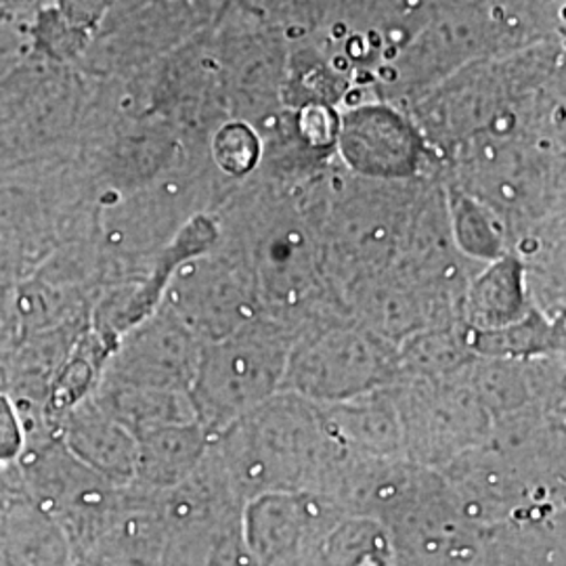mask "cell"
<instances>
[{
	"label": "cell",
	"mask_w": 566,
	"mask_h": 566,
	"mask_svg": "<svg viewBox=\"0 0 566 566\" xmlns=\"http://www.w3.org/2000/svg\"><path fill=\"white\" fill-rule=\"evenodd\" d=\"M462 369L441 380L397 382L405 458L411 464L439 472L489 441L493 418Z\"/></svg>",
	"instance_id": "obj_4"
},
{
	"label": "cell",
	"mask_w": 566,
	"mask_h": 566,
	"mask_svg": "<svg viewBox=\"0 0 566 566\" xmlns=\"http://www.w3.org/2000/svg\"><path fill=\"white\" fill-rule=\"evenodd\" d=\"M332 437L346 453L378 460H407L397 385L340 403L319 405Z\"/></svg>",
	"instance_id": "obj_7"
},
{
	"label": "cell",
	"mask_w": 566,
	"mask_h": 566,
	"mask_svg": "<svg viewBox=\"0 0 566 566\" xmlns=\"http://www.w3.org/2000/svg\"><path fill=\"white\" fill-rule=\"evenodd\" d=\"M210 447L243 504L283 491L322 495L346 458L319 405L287 390L223 428Z\"/></svg>",
	"instance_id": "obj_1"
},
{
	"label": "cell",
	"mask_w": 566,
	"mask_h": 566,
	"mask_svg": "<svg viewBox=\"0 0 566 566\" xmlns=\"http://www.w3.org/2000/svg\"><path fill=\"white\" fill-rule=\"evenodd\" d=\"M399 382L397 346L350 315L306 325L292 344L283 390L340 403Z\"/></svg>",
	"instance_id": "obj_3"
},
{
	"label": "cell",
	"mask_w": 566,
	"mask_h": 566,
	"mask_svg": "<svg viewBox=\"0 0 566 566\" xmlns=\"http://www.w3.org/2000/svg\"><path fill=\"white\" fill-rule=\"evenodd\" d=\"M319 566H399V558L380 521L344 514L325 537Z\"/></svg>",
	"instance_id": "obj_11"
},
{
	"label": "cell",
	"mask_w": 566,
	"mask_h": 566,
	"mask_svg": "<svg viewBox=\"0 0 566 566\" xmlns=\"http://www.w3.org/2000/svg\"><path fill=\"white\" fill-rule=\"evenodd\" d=\"M399 382L441 380L476 359L464 322L437 325L397 346Z\"/></svg>",
	"instance_id": "obj_9"
},
{
	"label": "cell",
	"mask_w": 566,
	"mask_h": 566,
	"mask_svg": "<svg viewBox=\"0 0 566 566\" xmlns=\"http://www.w3.org/2000/svg\"><path fill=\"white\" fill-rule=\"evenodd\" d=\"M385 526L399 566H476L485 542V528L468 518L446 479L434 470Z\"/></svg>",
	"instance_id": "obj_5"
},
{
	"label": "cell",
	"mask_w": 566,
	"mask_h": 566,
	"mask_svg": "<svg viewBox=\"0 0 566 566\" xmlns=\"http://www.w3.org/2000/svg\"><path fill=\"white\" fill-rule=\"evenodd\" d=\"M214 154L224 172L243 175L259 160V142L243 126H227L217 139Z\"/></svg>",
	"instance_id": "obj_12"
},
{
	"label": "cell",
	"mask_w": 566,
	"mask_h": 566,
	"mask_svg": "<svg viewBox=\"0 0 566 566\" xmlns=\"http://www.w3.org/2000/svg\"><path fill=\"white\" fill-rule=\"evenodd\" d=\"M344 512L304 491L264 493L243 504V537L254 566H319L325 537Z\"/></svg>",
	"instance_id": "obj_6"
},
{
	"label": "cell",
	"mask_w": 566,
	"mask_h": 566,
	"mask_svg": "<svg viewBox=\"0 0 566 566\" xmlns=\"http://www.w3.org/2000/svg\"><path fill=\"white\" fill-rule=\"evenodd\" d=\"M294 340L290 325L261 313L203 348L196 401L212 437L282 392Z\"/></svg>",
	"instance_id": "obj_2"
},
{
	"label": "cell",
	"mask_w": 566,
	"mask_h": 566,
	"mask_svg": "<svg viewBox=\"0 0 566 566\" xmlns=\"http://www.w3.org/2000/svg\"><path fill=\"white\" fill-rule=\"evenodd\" d=\"M470 329V327H468ZM470 344L476 357L485 359H537L565 353V319H554L539 308L523 322L495 332H472Z\"/></svg>",
	"instance_id": "obj_10"
},
{
	"label": "cell",
	"mask_w": 566,
	"mask_h": 566,
	"mask_svg": "<svg viewBox=\"0 0 566 566\" xmlns=\"http://www.w3.org/2000/svg\"><path fill=\"white\" fill-rule=\"evenodd\" d=\"M535 308L523 261L500 256L470 277L462 298V322L472 332H495L523 322Z\"/></svg>",
	"instance_id": "obj_8"
}]
</instances>
